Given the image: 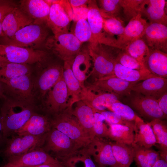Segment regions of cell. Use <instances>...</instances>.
<instances>
[{"label":"cell","mask_w":167,"mask_h":167,"mask_svg":"<svg viewBox=\"0 0 167 167\" xmlns=\"http://www.w3.org/2000/svg\"><path fill=\"white\" fill-rule=\"evenodd\" d=\"M165 0H146L140 14L150 23H156L167 26V16Z\"/></svg>","instance_id":"83f0119b"},{"label":"cell","mask_w":167,"mask_h":167,"mask_svg":"<svg viewBox=\"0 0 167 167\" xmlns=\"http://www.w3.org/2000/svg\"><path fill=\"white\" fill-rule=\"evenodd\" d=\"M69 107L51 118L52 127L67 136L80 148L87 147L91 142L84 132Z\"/></svg>","instance_id":"5b68a950"},{"label":"cell","mask_w":167,"mask_h":167,"mask_svg":"<svg viewBox=\"0 0 167 167\" xmlns=\"http://www.w3.org/2000/svg\"><path fill=\"white\" fill-rule=\"evenodd\" d=\"M113 156L120 167H129L134 161V152L132 144L110 141Z\"/></svg>","instance_id":"4dcf8cb0"},{"label":"cell","mask_w":167,"mask_h":167,"mask_svg":"<svg viewBox=\"0 0 167 167\" xmlns=\"http://www.w3.org/2000/svg\"><path fill=\"white\" fill-rule=\"evenodd\" d=\"M51 54L46 50L33 49L0 43V55L10 62L39 64L51 58Z\"/></svg>","instance_id":"8992f818"},{"label":"cell","mask_w":167,"mask_h":167,"mask_svg":"<svg viewBox=\"0 0 167 167\" xmlns=\"http://www.w3.org/2000/svg\"><path fill=\"white\" fill-rule=\"evenodd\" d=\"M18 6L35 24L46 23L48 19L50 6L45 0H22Z\"/></svg>","instance_id":"603a6c76"},{"label":"cell","mask_w":167,"mask_h":167,"mask_svg":"<svg viewBox=\"0 0 167 167\" xmlns=\"http://www.w3.org/2000/svg\"><path fill=\"white\" fill-rule=\"evenodd\" d=\"M103 28L105 32L109 35L113 36L121 35L125 27L123 21L121 19L117 18H103Z\"/></svg>","instance_id":"b9f144b4"},{"label":"cell","mask_w":167,"mask_h":167,"mask_svg":"<svg viewBox=\"0 0 167 167\" xmlns=\"http://www.w3.org/2000/svg\"><path fill=\"white\" fill-rule=\"evenodd\" d=\"M81 88L80 100L95 112L105 110L113 104L119 101L120 96L116 94L107 92L96 93L88 89L85 86Z\"/></svg>","instance_id":"e0dca14e"},{"label":"cell","mask_w":167,"mask_h":167,"mask_svg":"<svg viewBox=\"0 0 167 167\" xmlns=\"http://www.w3.org/2000/svg\"><path fill=\"white\" fill-rule=\"evenodd\" d=\"M152 167H167V162L160 157Z\"/></svg>","instance_id":"f5cc1de1"},{"label":"cell","mask_w":167,"mask_h":167,"mask_svg":"<svg viewBox=\"0 0 167 167\" xmlns=\"http://www.w3.org/2000/svg\"><path fill=\"white\" fill-rule=\"evenodd\" d=\"M142 38L150 49L167 53V26L159 23H148Z\"/></svg>","instance_id":"d6986e66"},{"label":"cell","mask_w":167,"mask_h":167,"mask_svg":"<svg viewBox=\"0 0 167 167\" xmlns=\"http://www.w3.org/2000/svg\"><path fill=\"white\" fill-rule=\"evenodd\" d=\"M89 0H68L72 7H79L87 5Z\"/></svg>","instance_id":"f907efd6"},{"label":"cell","mask_w":167,"mask_h":167,"mask_svg":"<svg viewBox=\"0 0 167 167\" xmlns=\"http://www.w3.org/2000/svg\"><path fill=\"white\" fill-rule=\"evenodd\" d=\"M91 60L88 42L83 44L73 59L71 65L73 73L81 87L85 86L84 82L88 77L87 74L91 65Z\"/></svg>","instance_id":"484cf974"},{"label":"cell","mask_w":167,"mask_h":167,"mask_svg":"<svg viewBox=\"0 0 167 167\" xmlns=\"http://www.w3.org/2000/svg\"><path fill=\"white\" fill-rule=\"evenodd\" d=\"M6 91L11 97L20 101L34 104V95L33 79L31 74L22 75L6 79H1Z\"/></svg>","instance_id":"8fae6325"},{"label":"cell","mask_w":167,"mask_h":167,"mask_svg":"<svg viewBox=\"0 0 167 167\" xmlns=\"http://www.w3.org/2000/svg\"><path fill=\"white\" fill-rule=\"evenodd\" d=\"M47 133L39 136L13 135L10 139H6V144L3 153L8 159L11 157L20 156L42 148L45 143Z\"/></svg>","instance_id":"30bf717a"},{"label":"cell","mask_w":167,"mask_h":167,"mask_svg":"<svg viewBox=\"0 0 167 167\" xmlns=\"http://www.w3.org/2000/svg\"><path fill=\"white\" fill-rule=\"evenodd\" d=\"M158 148L159 150V152L160 157L167 162V148Z\"/></svg>","instance_id":"db71d44e"},{"label":"cell","mask_w":167,"mask_h":167,"mask_svg":"<svg viewBox=\"0 0 167 167\" xmlns=\"http://www.w3.org/2000/svg\"><path fill=\"white\" fill-rule=\"evenodd\" d=\"M8 62L6 59L0 55V68Z\"/></svg>","instance_id":"6f0895ef"},{"label":"cell","mask_w":167,"mask_h":167,"mask_svg":"<svg viewBox=\"0 0 167 167\" xmlns=\"http://www.w3.org/2000/svg\"><path fill=\"white\" fill-rule=\"evenodd\" d=\"M2 20L0 21V36L2 34Z\"/></svg>","instance_id":"91938a15"},{"label":"cell","mask_w":167,"mask_h":167,"mask_svg":"<svg viewBox=\"0 0 167 167\" xmlns=\"http://www.w3.org/2000/svg\"><path fill=\"white\" fill-rule=\"evenodd\" d=\"M96 164L97 167H112V166H104L102 165H98L96 163Z\"/></svg>","instance_id":"680465c9"},{"label":"cell","mask_w":167,"mask_h":167,"mask_svg":"<svg viewBox=\"0 0 167 167\" xmlns=\"http://www.w3.org/2000/svg\"><path fill=\"white\" fill-rule=\"evenodd\" d=\"M29 167H65L61 163L46 164Z\"/></svg>","instance_id":"816d5d0a"},{"label":"cell","mask_w":167,"mask_h":167,"mask_svg":"<svg viewBox=\"0 0 167 167\" xmlns=\"http://www.w3.org/2000/svg\"><path fill=\"white\" fill-rule=\"evenodd\" d=\"M159 107L165 115H167V92L157 99Z\"/></svg>","instance_id":"681fc988"},{"label":"cell","mask_w":167,"mask_h":167,"mask_svg":"<svg viewBox=\"0 0 167 167\" xmlns=\"http://www.w3.org/2000/svg\"><path fill=\"white\" fill-rule=\"evenodd\" d=\"M96 112L103 115L105 118L106 122L109 125H121L134 128V121L127 120L113 111L105 110Z\"/></svg>","instance_id":"bcb514c9"},{"label":"cell","mask_w":167,"mask_h":167,"mask_svg":"<svg viewBox=\"0 0 167 167\" xmlns=\"http://www.w3.org/2000/svg\"><path fill=\"white\" fill-rule=\"evenodd\" d=\"M147 123L151 126L155 135L156 146L167 148V126L165 122L155 119Z\"/></svg>","instance_id":"f35d334b"},{"label":"cell","mask_w":167,"mask_h":167,"mask_svg":"<svg viewBox=\"0 0 167 167\" xmlns=\"http://www.w3.org/2000/svg\"><path fill=\"white\" fill-rule=\"evenodd\" d=\"M52 128L51 118L35 113L15 135H41L48 133Z\"/></svg>","instance_id":"d4e9b609"},{"label":"cell","mask_w":167,"mask_h":167,"mask_svg":"<svg viewBox=\"0 0 167 167\" xmlns=\"http://www.w3.org/2000/svg\"><path fill=\"white\" fill-rule=\"evenodd\" d=\"M8 160L7 163L2 167H29L43 164L60 163L42 148L11 157Z\"/></svg>","instance_id":"9a60e30c"},{"label":"cell","mask_w":167,"mask_h":167,"mask_svg":"<svg viewBox=\"0 0 167 167\" xmlns=\"http://www.w3.org/2000/svg\"><path fill=\"white\" fill-rule=\"evenodd\" d=\"M108 109L110 111L130 121L135 122L138 116L130 107L122 103L119 101L113 104Z\"/></svg>","instance_id":"ee69618b"},{"label":"cell","mask_w":167,"mask_h":167,"mask_svg":"<svg viewBox=\"0 0 167 167\" xmlns=\"http://www.w3.org/2000/svg\"><path fill=\"white\" fill-rule=\"evenodd\" d=\"M4 138L3 136V128L0 114V144L3 141Z\"/></svg>","instance_id":"9f6ffc18"},{"label":"cell","mask_w":167,"mask_h":167,"mask_svg":"<svg viewBox=\"0 0 167 167\" xmlns=\"http://www.w3.org/2000/svg\"><path fill=\"white\" fill-rule=\"evenodd\" d=\"M124 19L129 21L140 14L146 0H120Z\"/></svg>","instance_id":"ab89813d"},{"label":"cell","mask_w":167,"mask_h":167,"mask_svg":"<svg viewBox=\"0 0 167 167\" xmlns=\"http://www.w3.org/2000/svg\"><path fill=\"white\" fill-rule=\"evenodd\" d=\"M83 44L73 33L68 32L50 36L44 47L45 50L64 62L73 61Z\"/></svg>","instance_id":"277c9868"},{"label":"cell","mask_w":167,"mask_h":167,"mask_svg":"<svg viewBox=\"0 0 167 167\" xmlns=\"http://www.w3.org/2000/svg\"><path fill=\"white\" fill-rule=\"evenodd\" d=\"M88 7L87 20L92 32L91 39L88 42L89 46L92 47L102 44L117 48V39L108 34L104 30L103 17L96 1L89 0Z\"/></svg>","instance_id":"9c48e42d"},{"label":"cell","mask_w":167,"mask_h":167,"mask_svg":"<svg viewBox=\"0 0 167 167\" xmlns=\"http://www.w3.org/2000/svg\"><path fill=\"white\" fill-rule=\"evenodd\" d=\"M72 15L71 20L76 22L81 19L87 20L88 9V5L77 7H72Z\"/></svg>","instance_id":"c3c4849f"},{"label":"cell","mask_w":167,"mask_h":167,"mask_svg":"<svg viewBox=\"0 0 167 167\" xmlns=\"http://www.w3.org/2000/svg\"><path fill=\"white\" fill-rule=\"evenodd\" d=\"M65 167H97L85 148L80 149L62 163Z\"/></svg>","instance_id":"e575fe53"},{"label":"cell","mask_w":167,"mask_h":167,"mask_svg":"<svg viewBox=\"0 0 167 167\" xmlns=\"http://www.w3.org/2000/svg\"><path fill=\"white\" fill-rule=\"evenodd\" d=\"M108 125V139L127 144L131 145L133 143L134 128L121 125Z\"/></svg>","instance_id":"836d02e7"},{"label":"cell","mask_w":167,"mask_h":167,"mask_svg":"<svg viewBox=\"0 0 167 167\" xmlns=\"http://www.w3.org/2000/svg\"><path fill=\"white\" fill-rule=\"evenodd\" d=\"M51 59L37 64L42 69L36 78L33 80L34 96L36 94L41 98H44L62 75L63 65L57 62L52 61Z\"/></svg>","instance_id":"ba28073f"},{"label":"cell","mask_w":167,"mask_h":167,"mask_svg":"<svg viewBox=\"0 0 167 167\" xmlns=\"http://www.w3.org/2000/svg\"><path fill=\"white\" fill-rule=\"evenodd\" d=\"M101 15L103 18H120L122 11L120 0L96 1Z\"/></svg>","instance_id":"74e56055"},{"label":"cell","mask_w":167,"mask_h":167,"mask_svg":"<svg viewBox=\"0 0 167 167\" xmlns=\"http://www.w3.org/2000/svg\"><path fill=\"white\" fill-rule=\"evenodd\" d=\"M114 75L123 80L132 83H137L150 77H157L147 69H131L124 67L117 62L114 68Z\"/></svg>","instance_id":"1f68e13d"},{"label":"cell","mask_w":167,"mask_h":167,"mask_svg":"<svg viewBox=\"0 0 167 167\" xmlns=\"http://www.w3.org/2000/svg\"><path fill=\"white\" fill-rule=\"evenodd\" d=\"M5 91L6 90L5 85L0 81V98H3L5 100L7 97L5 94Z\"/></svg>","instance_id":"11a10c76"},{"label":"cell","mask_w":167,"mask_h":167,"mask_svg":"<svg viewBox=\"0 0 167 167\" xmlns=\"http://www.w3.org/2000/svg\"><path fill=\"white\" fill-rule=\"evenodd\" d=\"M47 93L45 107L49 113L54 116L70 107L69 95L62 75Z\"/></svg>","instance_id":"7c38bea8"},{"label":"cell","mask_w":167,"mask_h":167,"mask_svg":"<svg viewBox=\"0 0 167 167\" xmlns=\"http://www.w3.org/2000/svg\"><path fill=\"white\" fill-rule=\"evenodd\" d=\"M34 104L7 97L1 109L4 139L15 134L35 112Z\"/></svg>","instance_id":"6da1fadb"},{"label":"cell","mask_w":167,"mask_h":167,"mask_svg":"<svg viewBox=\"0 0 167 167\" xmlns=\"http://www.w3.org/2000/svg\"><path fill=\"white\" fill-rule=\"evenodd\" d=\"M116 61L128 68L137 70L146 69L144 66L124 49H120L117 57Z\"/></svg>","instance_id":"7bdbcfd3"},{"label":"cell","mask_w":167,"mask_h":167,"mask_svg":"<svg viewBox=\"0 0 167 167\" xmlns=\"http://www.w3.org/2000/svg\"><path fill=\"white\" fill-rule=\"evenodd\" d=\"M124 50L144 66L145 59L149 52V48L142 38L132 41Z\"/></svg>","instance_id":"8d00e7d4"},{"label":"cell","mask_w":167,"mask_h":167,"mask_svg":"<svg viewBox=\"0 0 167 167\" xmlns=\"http://www.w3.org/2000/svg\"><path fill=\"white\" fill-rule=\"evenodd\" d=\"M64 62L62 77L67 86L70 98V106L72 107L77 102L80 101L82 88L77 79L74 75L71 69L73 62Z\"/></svg>","instance_id":"f546056e"},{"label":"cell","mask_w":167,"mask_h":167,"mask_svg":"<svg viewBox=\"0 0 167 167\" xmlns=\"http://www.w3.org/2000/svg\"><path fill=\"white\" fill-rule=\"evenodd\" d=\"M71 21L63 8L60 4L54 3L50 5L47 24L54 35L69 32Z\"/></svg>","instance_id":"cb8c5ba5"},{"label":"cell","mask_w":167,"mask_h":167,"mask_svg":"<svg viewBox=\"0 0 167 167\" xmlns=\"http://www.w3.org/2000/svg\"><path fill=\"white\" fill-rule=\"evenodd\" d=\"M17 6L13 1L0 0V21Z\"/></svg>","instance_id":"7dc6e473"},{"label":"cell","mask_w":167,"mask_h":167,"mask_svg":"<svg viewBox=\"0 0 167 167\" xmlns=\"http://www.w3.org/2000/svg\"><path fill=\"white\" fill-rule=\"evenodd\" d=\"M75 22L72 33L81 43L88 42L92 37V32L87 20L81 19Z\"/></svg>","instance_id":"60d3db41"},{"label":"cell","mask_w":167,"mask_h":167,"mask_svg":"<svg viewBox=\"0 0 167 167\" xmlns=\"http://www.w3.org/2000/svg\"><path fill=\"white\" fill-rule=\"evenodd\" d=\"M131 103L141 115L151 120L167 118L159 107L157 99L137 93L131 98Z\"/></svg>","instance_id":"ffe728a7"},{"label":"cell","mask_w":167,"mask_h":167,"mask_svg":"<svg viewBox=\"0 0 167 167\" xmlns=\"http://www.w3.org/2000/svg\"><path fill=\"white\" fill-rule=\"evenodd\" d=\"M88 47L93 66L88 77L91 76L95 79L114 75L116 58L120 49L102 44Z\"/></svg>","instance_id":"3957f363"},{"label":"cell","mask_w":167,"mask_h":167,"mask_svg":"<svg viewBox=\"0 0 167 167\" xmlns=\"http://www.w3.org/2000/svg\"><path fill=\"white\" fill-rule=\"evenodd\" d=\"M106 139L95 137L85 148L86 150L98 165L120 167L113 156L110 140Z\"/></svg>","instance_id":"5bb4252c"},{"label":"cell","mask_w":167,"mask_h":167,"mask_svg":"<svg viewBox=\"0 0 167 167\" xmlns=\"http://www.w3.org/2000/svg\"><path fill=\"white\" fill-rule=\"evenodd\" d=\"M72 107L71 112L75 118L84 132L91 141L95 137L94 130L95 111L80 100Z\"/></svg>","instance_id":"44dd1931"},{"label":"cell","mask_w":167,"mask_h":167,"mask_svg":"<svg viewBox=\"0 0 167 167\" xmlns=\"http://www.w3.org/2000/svg\"><path fill=\"white\" fill-rule=\"evenodd\" d=\"M132 91L158 99L167 92V79L159 77L147 78L136 83L132 88Z\"/></svg>","instance_id":"7402d4cb"},{"label":"cell","mask_w":167,"mask_h":167,"mask_svg":"<svg viewBox=\"0 0 167 167\" xmlns=\"http://www.w3.org/2000/svg\"><path fill=\"white\" fill-rule=\"evenodd\" d=\"M42 148L51 152L61 163L80 148L70 138L58 130L52 128L47 133Z\"/></svg>","instance_id":"52a82bcc"},{"label":"cell","mask_w":167,"mask_h":167,"mask_svg":"<svg viewBox=\"0 0 167 167\" xmlns=\"http://www.w3.org/2000/svg\"><path fill=\"white\" fill-rule=\"evenodd\" d=\"M134 137L132 144L147 148L156 146V139L151 126L139 116L134 122Z\"/></svg>","instance_id":"f1b7e54d"},{"label":"cell","mask_w":167,"mask_h":167,"mask_svg":"<svg viewBox=\"0 0 167 167\" xmlns=\"http://www.w3.org/2000/svg\"><path fill=\"white\" fill-rule=\"evenodd\" d=\"M134 150V161L137 167H152L160 158L159 152L151 148L132 144Z\"/></svg>","instance_id":"d6a6232c"},{"label":"cell","mask_w":167,"mask_h":167,"mask_svg":"<svg viewBox=\"0 0 167 167\" xmlns=\"http://www.w3.org/2000/svg\"><path fill=\"white\" fill-rule=\"evenodd\" d=\"M145 68L157 77L167 78V54L160 50L149 49L145 59Z\"/></svg>","instance_id":"4316f807"},{"label":"cell","mask_w":167,"mask_h":167,"mask_svg":"<svg viewBox=\"0 0 167 167\" xmlns=\"http://www.w3.org/2000/svg\"><path fill=\"white\" fill-rule=\"evenodd\" d=\"M31 68L28 64L8 62L0 68V80L31 74Z\"/></svg>","instance_id":"d590c367"},{"label":"cell","mask_w":167,"mask_h":167,"mask_svg":"<svg viewBox=\"0 0 167 167\" xmlns=\"http://www.w3.org/2000/svg\"><path fill=\"white\" fill-rule=\"evenodd\" d=\"M94 130L95 137L108 139L109 125L106 122L104 117L100 113L95 111Z\"/></svg>","instance_id":"f6af8a7d"},{"label":"cell","mask_w":167,"mask_h":167,"mask_svg":"<svg viewBox=\"0 0 167 167\" xmlns=\"http://www.w3.org/2000/svg\"><path fill=\"white\" fill-rule=\"evenodd\" d=\"M146 20L139 13L130 19L123 33L117 38V47L124 49L132 41L142 38L148 25Z\"/></svg>","instance_id":"ac0fdd59"},{"label":"cell","mask_w":167,"mask_h":167,"mask_svg":"<svg viewBox=\"0 0 167 167\" xmlns=\"http://www.w3.org/2000/svg\"><path fill=\"white\" fill-rule=\"evenodd\" d=\"M33 20L17 6L3 18L0 41L12 37L16 32L32 24Z\"/></svg>","instance_id":"2e32d148"},{"label":"cell","mask_w":167,"mask_h":167,"mask_svg":"<svg viewBox=\"0 0 167 167\" xmlns=\"http://www.w3.org/2000/svg\"><path fill=\"white\" fill-rule=\"evenodd\" d=\"M137 83L129 82L113 75L95 79L86 87L95 92H107L119 96L126 95L130 94L132 88Z\"/></svg>","instance_id":"4fadbf2b"},{"label":"cell","mask_w":167,"mask_h":167,"mask_svg":"<svg viewBox=\"0 0 167 167\" xmlns=\"http://www.w3.org/2000/svg\"><path fill=\"white\" fill-rule=\"evenodd\" d=\"M50 30L46 23H32L18 31L11 38L0 41V43L39 50L50 36Z\"/></svg>","instance_id":"7a4b0ae2"}]
</instances>
